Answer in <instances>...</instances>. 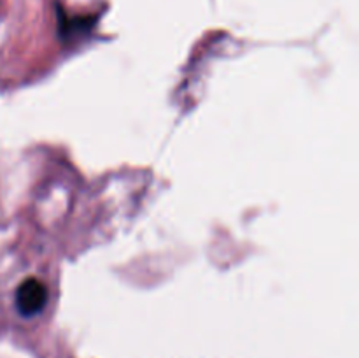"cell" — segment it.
I'll return each instance as SVG.
<instances>
[{
    "label": "cell",
    "instance_id": "obj_1",
    "mask_svg": "<svg viewBox=\"0 0 359 358\" xmlns=\"http://www.w3.org/2000/svg\"><path fill=\"white\" fill-rule=\"evenodd\" d=\"M48 302V290L44 283L35 277H28L16 290V307L23 316H35L44 309Z\"/></svg>",
    "mask_w": 359,
    "mask_h": 358
}]
</instances>
